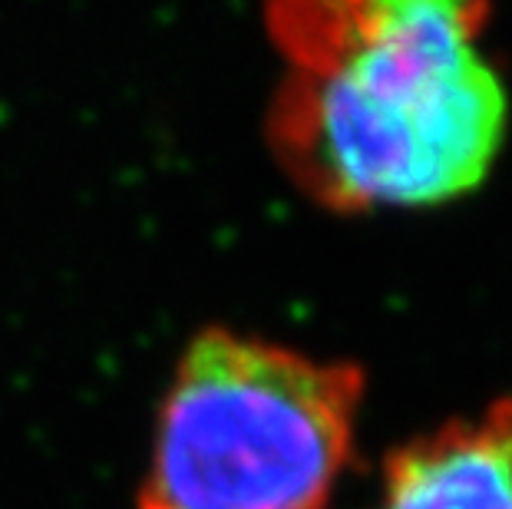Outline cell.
Returning a JSON list of instances; mask_svg holds the SVG:
<instances>
[{
	"mask_svg": "<svg viewBox=\"0 0 512 509\" xmlns=\"http://www.w3.org/2000/svg\"><path fill=\"white\" fill-rule=\"evenodd\" d=\"M370 509H512V397L400 443Z\"/></svg>",
	"mask_w": 512,
	"mask_h": 509,
	"instance_id": "cell-3",
	"label": "cell"
},
{
	"mask_svg": "<svg viewBox=\"0 0 512 509\" xmlns=\"http://www.w3.org/2000/svg\"><path fill=\"white\" fill-rule=\"evenodd\" d=\"M361 407L351 361L202 331L162 400L139 509H328Z\"/></svg>",
	"mask_w": 512,
	"mask_h": 509,
	"instance_id": "cell-2",
	"label": "cell"
},
{
	"mask_svg": "<svg viewBox=\"0 0 512 509\" xmlns=\"http://www.w3.org/2000/svg\"><path fill=\"white\" fill-rule=\"evenodd\" d=\"M493 0H265L281 57L278 166L331 212L433 209L479 189L509 129Z\"/></svg>",
	"mask_w": 512,
	"mask_h": 509,
	"instance_id": "cell-1",
	"label": "cell"
}]
</instances>
